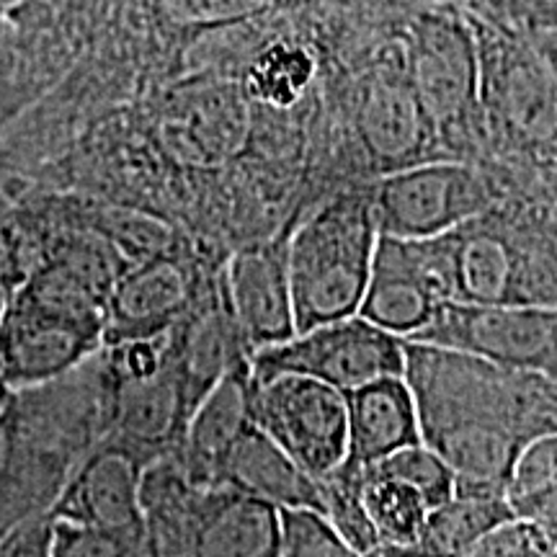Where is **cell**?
<instances>
[{"label": "cell", "instance_id": "obj_5", "mask_svg": "<svg viewBox=\"0 0 557 557\" xmlns=\"http://www.w3.org/2000/svg\"><path fill=\"white\" fill-rule=\"evenodd\" d=\"M455 299V230L436 238L380 235L357 315L408 341Z\"/></svg>", "mask_w": 557, "mask_h": 557}, {"label": "cell", "instance_id": "obj_31", "mask_svg": "<svg viewBox=\"0 0 557 557\" xmlns=\"http://www.w3.org/2000/svg\"><path fill=\"white\" fill-rule=\"evenodd\" d=\"M274 0H163V11L181 26H225L259 16Z\"/></svg>", "mask_w": 557, "mask_h": 557}, {"label": "cell", "instance_id": "obj_32", "mask_svg": "<svg viewBox=\"0 0 557 557\" xmlns=\"http://www.w3.org/2000/svg\"><path fill=\"white\" fill-rule=\"evenodd\" d=\"M50 549V513L29 519L0 540V557H47Z\"/></svg>", "mask_w": 557, "mask_h": 557}, {"label": "cell", "instance_id": "obj_14", "mask_svg": "<svg viewBox=\"0 0 557 557\" xmlns=\"http://www.w3.org/2000/svg\"><path fill=\"white\" fill-rule=\"evenodd\" d=\"M413 444H421V426L403 374H389L346 393L344 470L361 472Z\"/></svg>", "mask_w": 557, "mask_h": 557}, {"label": "cell", "instance_id": "obj_7", "mask_svg": "<svg viewBox=\"0 0 557 557\" xmlns=\"http://www.w3.org/2000/svg\"><path fill=\"white\" fill-rule=\"evenodd\" d=\"M403 338L351 315L250 354V374H302L346 395L367 382L403 374Z\"/></svg>", "mask_w": 557, "mask_h": 557}, {"label": "cell", "instance_id": "obj_6", "mask_svg": "<svg viewBox=\"0 0 557 557\" xmlns=\"http://www.w3.org/2000/svg\"><path fill=\"white\" fill-rule=\"evenodd\" d=\"M408 341L557 380V310L553 305L444 302Z\"/></svg>", "mask_w": 557, "mask_h": 557}, {"label": "cell", "instance_id": "obj_4", "mask_svg": "<svg viewBox=\"0 0 557 557\" xmlns=\"http://www.w3.org/2000/svg\"><path fill=\"white\" fill-rule=\"evenodd\" d=\"M250 423L312 480L346 462V395L302 374H250Z\"/></svg>", "mask_w": 557, "mask_h": 557}, {"label": "cell", "instance_id": "obj_9", "mask_svg": "<svg viewBox=\"0 0 557 557\" xmlns=\"http://www.w3.org/2000/svg\"><path fill=\"white\" fill-rule=\"evenodd\" d=\"M408 83L429 122L438 127L465 122L483 90L480 45L457 13H423L410 29Z\"/></svg>", "mask_w": 557, "mask_h": 557}, {"label": "cell", "instance_id": "obj_13", "mask_svg": "<svg viewBox=\"0 0 557 557\" xmlns=\"http://www.w3.org/2000/svg\"><path fill=\"white\" fill-rule=\"evenodd\" d=\"M189 299V278L176 261L150 259L124 271L103 305V346L163 336L176 329Z\"/></svg>", "mask_w": 557, "mask_h": 557}, {"label": "cell", "instance_id": "obj_23", "mask_svg": "<svg viewBox=\"0 0 557 557\" xmlns=\"http://www.w3.org/2000/svg\"><path fill=\"white\" fill-rule=\"evenodd\" d=\"M504 496L513 517L557 537V434L521 444L508 470Z\"/></svg>", "mask_w": 557, "mask_h": 557}, {"label": "cell", "instance_id": "obj_19", "mask_svg": "<svg viewBox=\"0 0 557 557\" xmlns=\"http://www.w3.org/2000/svg\"><path fill=\"white\" fill-rule=\"evenodd\" d=\"M517 519L500 491L455 487V496L431 508L408 553L395 557H465L493 527Z\"/></svg>", "mask_w": 557, "mask_h": 557}, {"label": "cell", "instance_id": "obj_1", "mask_svg": "<svg viewBox=\"0 0 557 557\" xmlns=\"http://www.w3.org/2000/svg\"><path fill=\"white\" fill-rule=\"evenodd\" d=\"M111 284L83 261L62 259L11 292L0 315V382L11 395L65 377L101 351Z\"/></svg>", "mask_w": 557, "mask_h": 557}, {"label": "cell", "instance_id": "obj_18", "mask_svg": "<svg viewBox=\"0 0 557 557\" xmlns=\"http://www.w3.org/2000/svg\"><path fill=\"white\" fill-rule=\"evenodd\" d=\"M248 380L250 361L230 369L225 377L199 400L186 423L181 442H184L191 475H197L199 483H214L220 462L230 447L238 442L243 431L250 426Z\"/></svg>", "mask_w": 557, "mask_h": 557}, {"label": "cell", "instance_id": "obj_12", "mask_svg": "<svg viewBox=\"0 0 557 557\" xmlns=\"http://www.w3.org/2000/svg\"><path fill=\"white\" fill-rule=\"evenodd\" d=\"M225 308L248 354L284 344L295 336L287 238L256 243L230 259Z\"/></svg>", "mask_w": 557, "mask_h": 557}, {"label": "cell", "instance_id": "obj_15", "mask_svg": "<svg viewBox=\"0 0 557 557\" xmlns=\"http://www.w3.org/2000/svg\"><path fill=\"white\" fill-rule=\"evenodd\" d=\"M186 423H189V410L171 364L145 380H109L107 438H114L143 459L173 442H181Z\"/></svg>", "mask_w": 557, "mask_h": 557}, {"label": "cell", "instance_id": "obj_20", "mask_svg": "<svg viewBox=\"0 0 557 557\" xmlns=\"http://www.w3.org/2000/svg\"><path fill=\"white\" fill-rule=\"evenodd\" d=\"M278 511L261 500L218 487V500L197 527V557H274Z\"/></svg>", "mask_w": 557, "mask_h": 557}, {"label": "cell", "instance_id": "obj_3", "mask_svg": "<svg viewBox=\"0 0 557 557\" xmlns=\"http://www.w3.org/2000/svg\"><path fill=\"white\" fill-rule=\"evenodd\" d=\"M372 197L346 194L320 207L287 238L297 333L359 312L377 248Z\"/></svg>", "mask_w": 557, "mask_h": 557}, {"label": "cell", "instance_id": "obj_33", "mask_svg": "<svg viewBox=\"0 0 557 557\" xmlns=\"http://www.w3.org/2000/svg\"><path fill=\"white\" fill-rule=\"evenodd\" d=\"M5 302H9V292H5L3 287H0V315H3V308Z\"/></svg>", "mask_w": 557, "mask_h": 557}, {"label": "cell", "instance_id": "obj_16", "mask_svg": "<svg viewBox=\"0 0 557 557\" xmlns=\"http://www.w3.org/2000/svg\"><path fill=\"white\" fill-rule=\"evenodd\" d=\"M212 485L261 500L276 511H292V508L320 511L318 480L292 462L253 423L230 447Z\"/></svg>", "mask_w": 557, "mask_h": 557}, {"label": "cell", "instance_id": "obj_29", "mask_svg": "<svg viewBox=\"0 0 557 557\" xmlns=\"http://www.w3.org/2000/svg\"><path fill=\"white\" fill-rule=\"evenodd\" d=\"M465 557H555V537L524 519H508L493 527Z\"/></svg>", "mask_w": 557, "mask_h": 557}, {"label": "cell", "instance_id": "obj_26", "mask_svg": "<svg viewBox=\"0 0 557 557\" xmlns=\"http://www.w3.org/2000/svg\"><path fill=\"white\" fill-rule=\"evenodd\" d=\"M361 472H374V475L393 478L410 485L418 496L426 500L429 511L455 496L457 487V480L451 475V470L442 462V457L423 442L413 444V447L393 451V455L382 459V462L372 465V468Z\"/></svg>", "mask_w": 557, "mask_h": 557}, {"label": "cell", "instance_id": "obj_24", "mask_svg": "<svg viewBox=\"0 0 557 557\" xmlns=\"http://www.w3.org/2000/svg\"><path fill=\"white\" fill-rule=\"evenodd\" d=\"M359 483V498L369 524L380 542L377 557H395L408 553L421 534L429 506L413 487L400 480L374 475V472H354Z\"/></svg>", "mask_w": 557, "mask_h": 557}, {"label": "cell", "instance_id": "obj_21", "mask_svg": "<svg viewBox=\"0 0 557 557\" xmlns=\"http://www.w3.org/2000/svg\"><path fill=\"white\" fill-rule=\"evenodd\" d=\"M361 135L374 156L387 160L416 158L426 145L429 116L418 103L408 75H382L369 88L361 109Z\"/></svg>", "mask_w": 557, "mask_h": 557}, {"label": "cell", "instance_id": "obj_28", "mask_svg": "<svg viewBox=\"0 0 557 557\" xmlns=\"http://www.w3.org/2000/svg\"><path fill=\"white\" fill-rule=\"evenodd\" d=\"M41 513H47V508L34 493L29 480H24L16 451H13L9 423L0 410V540H5L13 529L41 517Z\"/></svg>", "mask_w": 557, "mask_h": 557}, {"label": "cell", "instance_id": "obj_22", "mask_svg": "<svg viewBox=\"0 0 557 557\" xmlns=\"http://www.w3.org/2000/svg\"><path fill=\"white\" fill-rule=\"evenodd\" d=\"M451 470L457 487L504 493L508 470L524 442L487 426H455L421 438Z\"/></svg>", "mask_w": 557, "mask_h": 557}, {"label": "cell", "instance_id": "obj_8", "mask_svg": "<svg viewBox=\"0 0 557 557\" xmlns=\"http://www.w3.org/2000/svg\"><path fill=\"white\" fill-rule=\"evenodd\" d=\"M487 205L485 178L457 160L403 165L372 194L377 230L389 238H436L483 218Z\"/></svg>", "mask_w": 557, "mask_h": 557}, {"label": "cell", "instance_id": "obj_30", "mask_svg": "<svg viewBox=\"0 0 557 557\" xmlns=\"http://www.w3.org/2000/svg\"><path fill=\"white\" fill-rule=\"evenodd\" d=\"M135 542L111 537L90 527L50 517V549L47 557H135Z\"/></svg>", "mask_w": 557, "mask_h": 557}, {"label": "cell", "instance_id": "obj_17", "mask_svg": "<svg viewBox=\"0 0 557 557\" xmlns=\"http://www.w3.org/2000/svg\"><path fill=\"white\" fill-rule=\"evenodd\" d=\"M455 302L532 305L524 292V261L496 230L475 220L455 230Z\"/></svg>", "mask_w": 557, "mask_h": 557}, {"label": "cell", "instance_id": "obj_2", "mask_svg": "<svg viewBox=\"0 0 557 557\" xmlns=\"http://www.w3.org/2000/svg\"><path fill=\"white\" fill-rule=\"evenodd\" d=\"M403 354L421 438L455 426L498 429L519 442L555 434V377L416 341H403Z\"/></svg>", "mask_w": 557, "mask_h": 557}, {"label": "cell", "instance_id": "obj_34", "mask_svg": "<svg viewBox=\"0 0 557 557\" xmlns=\"http://www.w3.org/2000/svg\"><path fill=\"white\" fill-rule=\"evenodd\" d=\"M9 3H13V0H0V5H9Z\"/></svg>", "mask_w": 557, "mask_h": 557}, {"label": "cell", "instance_id": "obj_10", "mask_svg": "<svg viewBox=\"0 0 557 557\" xmlns=\"http://www.w3.org/2000/svg\"><path fill=\"white\" fill-rule=\"evenodd\" d=\"M145 470L148 459L114 438H101L70 472L47 513L139 545L148 527L143 506Z\"/></svg>", "mask_w": 557, "mask_h": 557}, {"label": "cell", "instance_id": "obj_11", "mask_svg": "<svg viewBox=\"0 0 557 557\" xmlns=\"http://www.w3.org/2000/svg\"><path fill=\"white\" fill-rule=\"evenodd\" d=\"M248 94L235 81H197L178 88L160 120L165 150L186 165H225L246 148Z\"/></svg>", "mask_w": 557, "mask_h": 557}, {"label": "cell", "instance_id": "obj_25", "mask_svg": "<svg viewBox=\"0 0 557 557\" xmlns=\"http://www.w3.org/2000/svg\"><path fill=\"white\" fill-rule=\"evenodd\" d=\"M312 78L310 54L299 47L274 45L248 70L246 94L271 107H292Z\"/></svg>", "mask_w": 557, "mask_h": 557}, {"label": "cell", "instance_id": "obj_27", "mask_svg": "<svg viewBox=\"0 0 557 557\" xmlns=\"http://www.w3.org/2000/svg\"><path fill=\"white\" fill-rule=\"evenodd\" d=\"M274 557H359L329 519L310 508L278 511V540Z\"/></svg>", "mask_w": 557, "mask_h": 557}]
</instances>
